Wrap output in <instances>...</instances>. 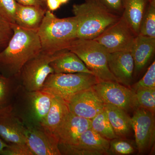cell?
Segmentation results:
<instances>
[{"mask_svg": "<svg viewBox=\"0 0 155 155\" xmlns=\"http://www.w3.org/2000/svg\"><path fill=\"white\" fill-rule=\"evenodd\" d=\"M13 36L0 52V73L6 77H19L22 67L41 51L38 30L12 24Z\"/></svg>", "mask_w": 155, "mask_h": 155, "instance_id": "obj_1", "label": "cell"}, {"mask_svg": "<svg viewBox=\"0 0 155 155\" xmlns=\"http://www.w3.org/2000/svg\"><path fill=\"white\" fill-rule=\"evenodd\" d=\"M77 23L75 17L59 18L47 10L38 33L43 52L55 54L69 51L77 39Z\"/></svg>", "mask_w": 155, "mask_h": 155, "instance_id": "obj_2", "label": "cell"}, {"mask_svg": "<svg viewBox=\"0 0 155 155\" xmlns=\"http://www.w3.org/2000/svg\"><path fill=\"white\" fill-rule=\"evenodd\" d=\"M72 12L77 21V38L81 39H94L121 17L96 0L73 5Z\"/></svg>", "mask_w": 155, "mask_h": 155, "instance_id": "obj_3", "label": "cell"}, {"mask_svg": "<svg viewBox=\"0 0 155 155\" xmlns=\"http://www.w3.org/2000/svg\"><path fill=\"white\" fill-rule=\"evenodd\" d=\"M54 96L44 91H28L21 85L11 106L24 125L41 126Z\"/></svg>", "mask_w": 155, "mask_h": 155, "instance_id": "obj_4", "label": "cell"}, {"mask_svg": "<svg viewBox=\"0 0 155 155\" xmlns=\"http://www.w3.org/2000/svg\"><path fill=\"white\" fill-rule=\"evenodd\" d=\"M68 50L77 55L100 81L118 82L108 67L107 51L94 40L77 38Z\"/></svg>", "mask_w": 155, "mask_h": 155, "instance_id": "obj_5", "label": "cell"}, {"mask_svg": "<svg viewBox=\"0 0 155 155\" xmlns=\"http://www.w3.org/2000/svg\"><path fill=\"white\" fill-rule=\"evenodd\" d=\"M99 81L90 73H54L47 78L41 90L60 97L67 103L74 95L91 88Z\"/></svg>", "mask_w": 155, "mask_h": 155, "instance_id": "obj_6", "label": "cell"}, {"mask_svg": "<svg viewBox=\"0 0 155 155\" xmlns=\"http://www.w3.org/2000/svg\"><path fill=\"white\" fill-rule=\"evenodd\" d=\"M60 53L50 54L41 51L26 62L19 74L21 86L28 91L41 90L47 78L54 73L50 63Z\"/></svg>", "mask_w": 155, "mask_h": 155, "instance_id": "obj_7", "label": "cell"}, {"mask_svg": "<svg viewBox=\"0 0 155 155\" xmlns=\"http://www.w3.org/2000/svg\"><path fill=\"white\" fill-rule=\"evenodd\" d=\"M136 35L122 16L100 34L95 41L108 53L131 51Z\"/></svg>", "mask_w": 155, "mask_h": 155, "instance_id": "obj_8", "label": "cell"}, {"mask_svg": "<svg viewBox=\"0 0 155 155\" xmlns=\"http://www.w3.org/2000/svg\"><path fill=\"white\" fill-rule=\"evenodd\" d=\"M92 88L105 104L121 108L127 113L138 107L135 92L130 87L114 81H99Z\"/></svg>", "mask_w": 155, "mask_h": 155, "instance_id": "obj_9", "label": "cell"}, {"mask_svg": "<svg viewBox=\"0 0 155 155\" xmlns=\"http://www.w3.org/2000/svg\"><path fill=\"white\" fill-rule=\"evenodd\" d=\"M133 132L139 153L143 154L154 145L155 114L143 108L138 107L132 117Z\"/></svg>", "mask_w": 155, "mask_h": 155, "instance_id": "obj_10", "label": "cell"}, {"mask_svg": "<svg viewBox=\"0 0 155 155\" xmlns=\"http://www.w3.org/2000/svg\"><path fill=\"white\" fill-rule=\"evenodd\" d=\"M25 125L26 143L34 155H61L59 141L41 126Z\"/></svg>", "mask_w": 155, "mask_h": 155, "instance_id": "obj_11", "label": "cell"}, {"mask_svg": "<svg viewBox=\"0 0 155 155\" xmlns=\"http://www.w3.org/2000/svg\"><path fill=\"white\" fill-rule=\"evenodd\" d=\"M67 104L70 112L90 120L104 109V103L92 87L74 95Z\"/></svg>", "mask_w": 155, "mask_h": 155, "instance_id": "obj_12", "label": "cell"}, {"mask_svg": "<svg viewBox=\"0 0 155 155\" xmlns=\"http://www.w3.org/2000/svg\"><path fill=\"white\" fill-rule=\"evenodd\" d=\"M25 133V125L11 105L0 108V139L8 144L26 143Z\"/></svg>", "mask_w": 155, "mask_h": 155, "instance_id": "obj_13", "label": "cell"}, {"mask_svg": "<svg viewBox=\"0 0 155 155\" xmlns=\"http://www.w3.org/2000/svg\"><path fill=\"white\" fill-rule=\"evenodd\" d=\"M108 65L118 83L130 87L134 69V61L130 51L108 53Z\"/></svg>", "mask_w": 155, "mask_h": 155, "instance_id": "obj_14", "label": "cell"}, {"mask_svg": "<svg viewBox=\"0 0 155 155\" xmlns=\"http://www.w3.org/2000/svg\"><path fill=\"white\" fill-rule=\"evenodd\" d=\"M91 127V120L69 112L56 129L54 135L59 143L73 144L81 134Z\"/></svg>", "mask_w": 155, "mask_h": 155, "instance_id": "obj_15", "label": "cell"}, {"mask_svg": "<svg viewBox=\"0 0 155 155\" xmlns=\"http://www.w3.org/2000/svg\"><path fill=\"white\" fill-rule=\"evenodd\" d=\"M130 51L134 61V72L139 73L155 54V38L137 35Z\"/></svg>", "mask_w": 155, "mask_h": 155, "instance_id": "obj_16", "label": "cell"}, {"mask_svg": "<svg viewBox=\"0 0 155 155\" xmlns=\"http://www.w3.org/2000/svg\"><path fill=\"white\" fill-rule=\"evenodd\" d=\"M104 109L116 135L122 138L129 137L134 132L132 118L128 113L110 104H105Z\"/></svg>", "mask_w": 155, "mask_h": 155, "instance_id": "obj_17", "label": "cell"}, {"mask_svg": "<svg viewBox=\"0 0 155 155\" xmlns=\"http://www.w3.org/2000/svg\"><path fill=\"white\" fill-rule=\"evenodd\" d=\"M48 9L17 3L15 24L29 29L38 30Z\"/></svg>", "mask_w": 155, "mask_h": 155, "instance_id": "obj_18", "label": "cell"}, {"mask_svg": "<svg viewBox=\"0 0 155 155\" xmlns=\"http://www.w3.org/2000/svg\"><path fill=\"white\" fill-rule=\"evenodd\" d=\"M50 66L56 73L83 72L93 74L77 55L69 51L60 53L51 62Z\"/></svg>", "mask_w": 155, "mask_h": 155, "instance_id": "obj_19", "label": "cell"}, {"mask_svg": "<svg viewBox=\"0 0 155 155\" xmlns=\"http://www.w3.org/2000/svg\"><path fill=\"white\" fill-rule=\"evenodd\" d=\"M69 112L67 102L60 97L54 96L49 110L42 123L41 127L54 135L56 129Z\"/></svg>", "mask_w": 155, "mask_h": 155, "instance_id": "obj_20", "label": "cell"}, {"mask_svg": "<svg viewBox=\"0 0 155 155\" xmlns=\"http://www.w3.org/2000/svg\"><path fill=\"white\" fill-rule=\"evenodd\" d=\"M149 0H124L122 16L137 35Z\"/></svg>", "mask_w": 155, "mask_h": 155, "instance_id": "obj_21", "label": "cell"}, {"mask_svg": "<svg viewBox=\"0 0 155 155\" xmlns=\"http://www.w3.org/2000/svg\"><path fill=\"white\" fill-rule=\"evenodd\" d=\"M110 142L91 127L81 134L75 144L103 155H107Z\"/></svg>", "mask_w": 155, "mask_h": 155, "instance_id": "obj_22", "label": "cell"}, {"mask_svg": "<svg viewBox=\"0 0 155 155\" xmlns=\"http://www.w3.org/2000/svg\"><path fill=\"white\" fill-rule=\"evenodd\" d=\"M20 86L19 77H0V108L12 104Z\"/></svg>", "mask_w": 155, "mask_h": 155, "instance_id": "obj_23", "label": "cell"}, {"mask_svg": "<svg viewBox=\"0 0 155 155\" xmlns=\"http://www.w3.org/2000/svg\"><path fill=\"white\" fill-rule=\"evenodd\" d=\"M91 127L108 140L118 137L108 119L105 109L91 119Z\"/></svg>", "mask_w": 155, "mask_h": 155, "instance_id": "obj_24", "label": "cell"}, {"mask_svg": "<svg viewBox=\"0 0 155 155\" xmlns=\"http://www.w3.org/2000/svg\"><path fill=\"white\" fill-rule=\"evenodd\" d=\"M137 151L135 140L118 137L110 140L107 155H128L134 153Z\"/></svg>", "mask_w": 155, "mask_h": 155, "instance_id": "obj_25", "label": "cell"}, {"mask_svg": "<svg viewBox=\"0 0 155 155\" xmlns=\"http://www.w3.org/2000/svg\"><path fill=\"white\" fill-rule=\"evenodd\" d=\"M138 35L155 38V1L149 0Z\"/></svg>", "mask_w": 155, "mask_h": 155, "instance_id": "obj_26", "label": "cell"}, {"mask_svg": "<svg viewBox=\"0 0 155 155\" xmlns=\"http://www.w3.org/2000/svg\"><path fill=\"white\" fill-rule=\"evenodd\" d=\"M138 107H141L155 114V88H139L135 91Z\"/></svg>", "mask_w": 155, "mask_h": 155, "instance_id": "obj_27", "label": "cell"}, {"mask_svg": "<svg viewBox=\"0 0 155 155\" xmlns=\"http://www.w3.org/2000/svg\"><path fill=\"white\" fill-rule=\"evenodd\" d=\"M17 5L16 0H0V16L10 23L15 24Z\"/></svg>", "mask_w": 155, "mask_h": 155, "instance_id": "obj_28", "label": "cell"}, {"mask_svg": "<svg viewBox=\"0 0 155 155\" xmlns=\"http://www.w3.org/2000/svg\"><path fill=\"white\" fill-rule=\"evenodd\" d=\"M132 90L135 91L139 88H155V62L148 68L143 77L137 82L132 85Z\"/></svg>", "mask_w": 155, "mask_h": 155, "instance_id": "obj_29", "label": "cell"}, {"mask_svg": "<svg viewBox=\"0 0 155 155\" xmlns=\"http://www.w3.org/2000/svg\"><path fill=\"white\" fill-rule=\"evenodd\" d=\"M61 155H101L99 153L87 149L79 145L59 143Z\"/></svg>", "mask_w": 155, "mask_h": 155, "instance_id": "obj_30", "label": "cell"}, {"mask_svg": "<svg viewBox=\"0 0 155 155\" xmlns=\"http://www.w3.org/2000/svg\"><path fill=\"white\" fill-rule=\"evenodd\" d=\"M13 33L12 23L0 16V52L8 45Z\"/></svg>", "mask_w": 155, "mask_h": 155, "instance_id": "obj_31", "label": "cell"}, {"mask_svg": "<svg viewBox=\"0 0 155 155\" xmlns=\"http://www.w3.org/2000/svg\"><path fill=\"white\" fill-rule=\"evenodd\" d=\"M1 155H34L26 143H9Z\"/></svg>", "mask_w": 155, "mask_h": 155, "instance_id": "obj_32", "label": "cell"}, {"mask_svg": "<svg viewBox=\"0 0 155 155\" xmlns=\"http://www.w3.org/2000/svg\"><path fill=\"white\" fill-rule=\"evenodd\" d=\"M113 14L122 16L124 0H96Z\"/></svg>", "mask_w": 155, "mask_h": 155, "instance_id": "obj_33", "label": "cell"}, {"mask_svg": "<svg viewBox=\"0 0 155 155\" xmlns=\"http://www.w3.org/2000/svg\"><path fill=\"white\" fill-rule=\"evenodd\" d=\"M17 3L23 5L39 6L47 9L46 0H16Z\"/></svg>", "mask_w": 155, "mask_h": 155, "instance_id": "obj_34", "label": "cell"}, {"mask_svg": "<svg viewBox=\"0 0 155 155\" xmlns=\"http://www.w3.org/2000/svg\"><path fill=\"white\" fill-rule=\"evenodd\" d=\"M62 5L59 0H46V5L48 10L54 11L58 10Z\"/></svg>", "mask_w": 155, "mask_h": 155, "instance_id": "obj_35", "label": "cell"}, {"mask_svg": "<svg viewBox=\"0 0 155 155\" xmlns=\"http://www.w3.org/2000/svg\"><path fill=\"white\" fill-rule=\"evenodd\" d=\"M8 143H6L5 141H3L2 140L0 139V155H1L3 150L5 148L8 146Z\"/></svg>", "mask_w": 155, "mask_h": 155, "instance_id": "obj_36", "label": "cell"}, {"mask_svg": "<svg viewBox=\"0 0 155 155\" xmlns=\"http://www.w3.org/2000/svg\"><path fill=\"white\" fill-rule=\"evenodd\" d=\"M60 2H61V4L63 5V4H66L69 2V0H59Z\"/></svg>", "mask_w": 155, "mask_h": 155, "instance_id": "obj_37", "label": "cell"}, {"mask_svg": "<svg viewBox=\"0 0 155 155\" xmlns=\"http://www.w3.org/2000/svg\"><path fill=\"white\" fill-rule=\"evenodd\" d=\"M2 75H1V73H0V77H1V76H2Z\"/></svg>", "mask_w": 155, "mask_h": 155, "instance_id": "obj_38", "label": "cell"}, {"mask_svg": "<svg viewBox=\"0 0 155 155\" xmlns=\"http://www.w3.org/2000/svg\"><path fill=\"white\" fill-rule=\"evenodd\" d=\"M153 1H155V0H153Z\"/></svg>", "mask_w": 155, "mask_h": 155, "instance_id": "obj_39", "label": "cell"}]
</instances>
